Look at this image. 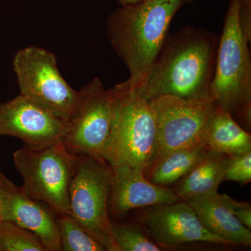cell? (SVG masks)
Listing matches in <instances>:
<instances>
[{"label":"cell","instance_id":"6da1fadb","mask_svg":"<svg viewBox=\"0 0 251 251\" xmlns=\"http://www.w3.org/2000/svg\"><path fill=\"white\" fill-rule=\"evenodd\" d=\"M218 44L214 33L186 26L167 35L141 82L130 84L150 102L166 95L190 100L212 99Z\"/></svg>","mask_w":251,"mask_h":251},{"label":"cell","instance_id":"7a4b0ae2","mask_svg":"<svg viewBox=\"0 0 251 251\" xmlns=\"http://www.w3.org/2000/svg\"><path fill=\"white\" fill-rule=\"evenodd\" d=\"M189 0H143L120 6L107 23L110 44L128 68V82H141L164 43L173 17Z\"/></svg>","mask_w":251,"mask_h":251},{"label":"cell","instance_id":"3957f363","mask_svg":"<svg viewBox=\"0 0 251 251\" xmlns=\"http://www.w3.org/2000/svg\"><path fill=\"white\" fill-rule=\"evenodd\" d=\"M242 0H231L218 44L211 96L244 129L251 126V41L239 21Z\"/></svg>","mask_w":251,"mask_h":251},{"label":"cell","instance_id":"277c9868","mask_svg":"<svg viewBox=\"0 0 251 251\" xmlns=\"http://www.w3.org/2000/svg\"><path fill=\"white\" fill-rule=\"evenodd\" d=\"M110 90L112 120L103 159L111 168L128 165L145 173L156 153V125L152 107L128 80Z\"/></svg>","mask_w":251,"mask_h":251},{"label":"cell","instance_id":"5b68a950","mask_svg":"<svg viewBox=\"0 0 251 251\" xmlns=\"http://www.w3.org/2000/svg\"><path fill=\"white\" fill-rule=\"evenodd\" d=\"M13 158L28 196L49 204L57 215L70 213L69 191L77 156L64 142L41 148L23 146Z\"/></svg>","mask_w":251,"mask_h":251},{"label":"cell","instance_id":"8992f818","mask_svg":"<svg viewBox=\"0 0 251 251\" xmlns=\"http://www.w3.org/2000/svg\"><path fill=\"white\" fill-rule=\"evenodd\" d=\"M76 156V169L69 191V214L105 251H118L112 238L108 211L112 168L101 158Z\"/></svg>","mask_w":251,"mask_h":251},{"label":"cell","instance_id":"52a82bcc","mask_svg":"<svg viewBox=\"0 0 251 251\" xmlns=\"http://www.w3.org/2000/svg\"><path fill=\"white\" fill-rule=\"evenodd\" d=\"M21 95L31 99L68 125L75 115L82 92L73 89L62 77L54 53L28 46L13 61Z\"/></svg>","mask_w":251,"mask_h":251},{"label":"cell","instance_id":"ba28073f","mask_svg":"<svg viewBox=\"0 0 251 251\" xmlns=\"http://www.w3.org/2000/svg\"><path fill=\"white\" fill-rule=\"evenodd\" d=\"M150 103L156 125V153L152 163L172 151L205 145L209 123L217 108L212 99L190 100L166 95Z\"/></svg>","mask_w":251,"mask_h":251},{"label":"cell","instance_id":"9c48e42d","mask_svg":"<svg viewBox=\"0 0 251 251\" xmlns=\"http://www.w3.org/2000/svg\"><path fill=\"white\" fill-rule=\"evenodd\" d=\"M82 99L67 125L63 142L75 154L103 159L112 120V99L102 81L95 77L80 90Z\"/></svg>","mask_w":251,"mask_h":251},{"label":"cell","instance_id":"30bf717a","mask_svg":"<svg viewBox=\"0 0 251 251\" xmlns=\"http://www.w3.org/2000/svg\"><path fill=\"white\" fill-rule=\"evenodd\" d=\"M135 210V221L141 225L149 237L163 249L193 243L232 247L209 232L186 201L145 206Z\"/></svg>","mask_w":251,"mask_h":251},{"label":"cell","instance_id":"8fae6325","mask_svg":"<svg viewBox=\"0 0 251 251\" xmlns=\"http://www.w3.org/2000/svg\"><path fill=\"white\" fill-rule=\"evenodd\" d=\"M67 130L58 117L21 94L0 102V136L18 138L24 146L36 149L63 141Z\"/></svg>","mask_w":251,"mask_h":251},{"label":"cell","instance_id":"7c38bea8","mask_svg":"<svg viewBox=\"0 0 251 251\" xmlns=\"http://www.w3.org/2000/svg\"><path fill=\"white\" fill-rule=\"evenodd\" d=\"M0 196L3 220L35 234L46 251H62L57 214L49 204L28 196L1 172Z\"/></svg>","mask_w":251,"mask_h":251},{"label":"cell","instance_id":"4fadbf2b","mask_svg":"<svg viewBox=\"0 0 251 251\" xmlns=\"http://www.w3.org/2000/svg\"><path fill=\"white\" fill-rule=\"evenodd\" d=\"M110 216L120 217L128 211L156 204H172L181 199L171 188L151 182L145 173L128 165L112 167Z\"/></svg>","mask_w":251,"mask_h":251},{"label":"cell","instance_id":"5bb4252c","mask_svg":"<svg viewBox=\"0 0 251 251\" xmlns=\"http://www.w3.org/2000/svg\"><path fill=\"white\" fill-rule=\"evenodd\" d=\"M209 232L232 246H251V232L237 219L218 192L186 201Z\"/></svg>","mask_w":251,"mask_h":251},{"label":"cell","instance_id":"9a60e30c","mask_svg":"<svg viewBox=\"0 0 251 251\" xmlns=\"http://www.w3.org/2000/svg\"><path fill=\"white\" fill-rule=\"evenodd\" d=\"M229 158L228 155L209 150L204 159L175 183L172 189L184 201L217 192L224 181Z\"/></svg>","mask_w":251,"mask_h":251},{"label":"cell","instance_id":"2e32d148","mask_svg":"<svg viewBox=\"0 0 251 251\" xmlns=\"http://www.w3.org/2000/svg\"><path fill=\"white\" fill-rule=\"evenodd\" d=\"M205 145L209 150L232 156L251 150V135L228 112L217 106L209 123Z\"/></svg>","mask_w":251,"mask_h":251},{"label":"cell","instance_id":"e0dca14e","mask_svg":"<svg viewBox=\"0 0 251 251\" xmlns=\"http://www.w3.org/2000/svg\"><path fill=\"white\" fill-rule=\"evenodd\" d=\"M209 150L199 145L172 151L153 161L145 175L153 184L171 188L204 159Z\"/></svg>","mask_w":251,"mask_h":251},{"label":"cell","instance_id":"ac0fdd59","mask_svg":"<svg viewBox=\"0 0 251 251\" xmlns=\"http://www.w3.org/2000/svg\"><path fill=\"white\" fill-rule=\"evenodd\" d=\"M63 251H105L103 246L77 224L69 214L57 215Z\"/></svg>","mask_w":251,"mask_h":251},{"label":"cell","instance_id":"d6986e66","mask_svg":"<svg viewBox=\"0 0 251 251\" xmlns=\"http://www.w3.org/2000/svg\"><path fill=\"white\" fill-rule=\"evenodd\" d=\"M111 232L118 251H161L138 221L118 223L112 221Z\"/></svg>","mask_w":251,"mask_h":251},{"label":"cell","instance_id":"ffe728a7","mask_svg":"<svg viewBox=\"0 0 251 251\" xmlns=\"http://www.w3.org/2000/svg\"><path fill=\"white\" fill-rule=\"evenodd\" d=\"M0 251H46L39 238L14 223H0Z\"/></svg>","mask_w":251,"mask_h":251},{"label":"cell","instance_id":"44dd1931","mask_svg":"<svg viewBox=\"0 0 251 251\" xmlns=\"http://www.w3.org/2000/svg\"><path fill=\"white\" fill-rule=\"evenodd\" d=\"M224 181H234L242 185L251 182V150L229 156Z\"/></svg>","mask_w":251,"mask_h":251},{"label":"cell","instance_id":"7402d4cb","mask_svg":"<svg viewBox=\"0 0 251 251\" xmlns=\"http://www.w3.org/2000/svg\"><path fill=\"white\" fill-rule=\"evenodd\" d=\"M225 202L234 216L245 227L251 230V204L250 202H238L227 195L224 194Z\"/></svg>","mask_w":251,"mask_h":251},{"label":"cell","instance_id":"603a6c76","mask_svg":"<svg viewBox=\"0 0 251 251\" xmlns=\"http://www.w3.org/2000/svg\"><path fill=\"white\" fill-rule=\"evenodd\" d=\"M120 6L124 5L134 4V3L138 2V1H143V0H117Z\"/></svg>","mask_w":251,"mask_h":251},{"label":"cell","instance_id":"cb8c5ba5","mask_svg":"<svg viewBox=\"0 0 251 251\" xmlns=\"http://www.w3.org/2000/svg\"><path fill=\"white\" fill-rule=\"evenodd\" d=\"M2 220V203H1V196H0V223Z\"/></svg>","mask_w":251,"mask_h":251},{"label":"cell","instance_id":"d4e9b609","mask_svg":"<svg viewBox=\"0 0 251 251\" xmlns=\"http://www.w3.org/2000/svg\"><path fill=\"white\" fill-rule=\"evenodd\" d=\"M244 1H247V2L251 3V0H244Z\"/></svg>","mask_w":251,"mask_h":251},{"label":"cell","instance_id":"484cf974","mask_svg":"<svg viewBox=\"0 0 251 251\" xmlns=\"http://www.w3.org/2000/svg\"><path fill=\"white\" fill-rule=\"evenodd\" d=\"M190 1H193V0H189Z\"/></svg>","mask_w":251,"mask_h":251}]
</instances>
